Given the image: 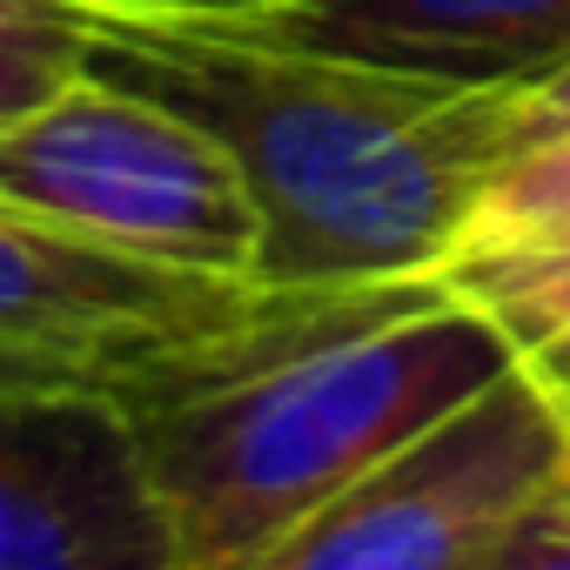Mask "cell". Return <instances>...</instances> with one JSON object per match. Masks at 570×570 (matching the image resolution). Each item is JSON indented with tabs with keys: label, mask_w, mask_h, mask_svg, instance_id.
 Returning a JSON list of instances; mask_svg holds the SVG:
<instances>
[{
	"label": "cell",
	"mask_w": 570,
	"mask_h": 570,
	"mask_svg": "<svg viewBox=\"0 0 570 570\" xmlns=\"http://www.w3.org/2000/svg\"><path fill=\"white\" fill-rule=\"evenodd\" d=\"M557 222H570V128L550 135V141H537V148H523V155H510V161L490 175V188H483V202H476L463 242L523 235V228H557ZM463 242H456V248H463ZM456 248H450V255H456Z\"/></svg>",
	"instance_id": "30bf717a"
},
{
	"label": "cell",
	"mask_w": 570,
	"mask_h": 570,
	"mask_svg": "<svg viewBox=\"0 0 570 570\" xmlns=\"http://www.w3.org/2000/svg\"><path fill=\"white\" fill-rule=\"evenodd\" d=\"M275 289L115 255L0 202V390L128 396L155 370L228 343Z\"/></svg>",
	"instance_id": "5b68a950"
},
{
	"label": "cell",
	"mask_w": 570,
	"mask_h": 570,
	"mask_svg": "<svg viewBox=\"0 0 570 570\" xmlns=\"http://www.w3.org/2000/svg\"><path fill=\"white\" fill-rule=\"evenodd\" d=\"M88 75L135 88L228 148L262 215V289H376L450 262L517 155L523 88H456L248 21L101 14Z\"/></svg>",
	"instance_id": "6da1fadb"
},
{
	"label": "cell",
	"mask_w": 570,
	"mask_h": 570,
	"mask_svg": "<svg viewBox=\"0 0 570 570\" xmlns=\"http://www.w3.org/2000/svg\"><path fill=\"white\" fill-rule=\"evenodd\" d=\"M517 370L503 330L443 275L275 289L215 350L121 396L181 570H248L336 490Z\"/></svg>",
	"instance_id": "7a4b0ae2"
},
{
	"label": "cell",
	"mask_w": 570,
	"mask_h": 570,
	"mask_svg": "<svg viewBox=\"0 0 570 570\" xmlns=\"http://www.w3.org/2000/svg\"><path fill=\"white\" fill-rule=\"evenodd\" d=\"M563 128H570V68H557L550 81L523 88V108H517V155L537 148V141H550V135H563Z\"/></svg>",
	"instance_id": "4fadbf2b"
},
{
	"label": "cell",
	"mask_w": 570,
	"mask_h": 570,
	"mask_svg": "<svg viewBox=\"0 0 570 570\" xmlns=\"http://www.w3.org/2000/svg\"><path fill=\"white\" fill-rule=\"evenodd\" d=\"M101 14H188V21H262L296 0H88Z\"/></svg>",
	"instance_id": "7c38bea8"
},
{
	"label": "cell",
	"mask_w": 570,
	"mask_h": 570,
	"mask_svg": "<svg viewBox=\"0 0 570 570\" xmlns=\"http://www.w3.org/2000/svg\"><path fill=\"white\" fill-rule=\"evenodd\" d=\"M0 570H181L115 396L0 390Z\"/></svg>",
	"instance_id": "8992f818"
},
{
	"label": "cell",
	"mask_w": 570,
	"mask_h": 570,
	"mask_svg": "<svg viewBox=\"0 0 570 570\" xmlns=\"http://www.w3.org/2000/svg\"><path fill=\"white\" fill-rule=\"evenodd\" d=\"M570 476V416L517 363L476 403L336 490L248 570H476Z\"/></svg>",
	"instance_id": "277c9868"
},
{
	"label": "cell",
	"mask_w": 570,
	"mask_h": 570,
	"mask_svg": "<svg viewBox=\"0 0 570 570\" xmlns=\"http://www.w3.org/2000/svg\"><path fill=\"white\" fill-rule=\"evenodd\" d=\"M0 202L115 255L255 282L262 215L228 148L101 75L0 128Z\"/></svg>",
	"instance_id": "3957f363"
},
{
	"label": "cell",
	"mask_w": 570,
	"mask_h": 570,
	"mask_svg": "<svg viewBox=\"0 0 570 570\" xmlns=\"http://www.w3.org/2000/svg\"><path fill=\"white\" fill-rule=\"evenodd\" d=\"M563 503H570V476H563Z\"/></svg>",
	"instance_id": "5bb4252c"
},
{
	"label": "cell",
	"mask_w": 570,
	"mask_h": 570,
	"mask_svg": "<svg viewBox=\"0 0 570 570\" xmlns=\"http://www.w3.org/2000/svg\"><path fill=\"white\" fill-rule=\"evenodd\" d=\"M88 0H0V128L48 108L88 75Z\"/></svg>",
	"instance_id": "9c48e42d"
},
{
	"label": "cell",
	"mask_w": 570,
	"mask_h": 570,
	"mask_svg": "<svg viewBox=\"0 0 570 570\" xmlns=\"http://www.w3.org/2000/svg\"><path fill=\"white\" fill-rule=\"evenodd\" d=\"M248 28L456 88H537L570 68V0H296Z\"/></svg>",
	"instance_id": "52a82bcc"
},
{
	"label": "cell",
	"mask_w": 570,
	"mask_h": 570,
	"mask_svg": "<svg viewBox=\"0 0 570 570\" xmlns=\"http://www.w3.org/2000/svg\"><path fill=\"white\" fill-rule=\"evenodd\" d=\"M436 275L503 330L517 363L570 416V222L463 242Z\"/></svg>",
	"instance_id": "ba28073f"
},
{
	"label": "cell",
	"mask_w": 570,
	"mask_h": 570,
	"mask_svg": "<svg viewBox=\"0 0 570 570\" xmlns=\"http://www.w3.org/2000/svg\"><path fill=\"white\" fill-rule=\"evenodd\" d=\"M476 570H570V503H563V490L543 497V503H530L490 543V557Z\"/></svg>",
	"instance_id": "8fae6325"
}]
</instances>
